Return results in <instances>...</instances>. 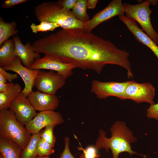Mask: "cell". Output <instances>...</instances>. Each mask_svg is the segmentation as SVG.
<instances>
[{"instance_id": "obj_19", "label": "cell", "mask_w": 158, "mask_h": 158, "mask_svg": "<svg viewBox=\"0 0 158 158\" xmlns=\"http://www.w3.org/2000/svg\"><path fill=\"white\" fill-rule=\"evenodd\" d=\"M18 57L15 54L14 43L13 39L6 41L0 47V67L9 64Z\"/></svg>"}, {"instance_id": "obj_35", "label": "cell", "mask_w": 158, "mask_h": 158, "mask_svg": "<svg viewBox=\"0 0 158 158\" xmlns=\"http://www.w3.org/2000/svg\"><path fill=\"white\" fill-rule=\"evenodd\" d=\"M7 80L0 73V82L7 83Z\"/></svg>"}, {"instance_id": "obj_29", "label": "cell", "mask_w": 158, "mask_h": 158, "mask_svg": "<svg viewBox=\"0 0 158 158\" xmlns=\"http://www.w3.org/2000/svg\"><path fill=\"white\" fill-rule=\"evenodd\" d=\"M28 0H5L1 4V6L5 9H8L17 5L27 2Z\"/></svg>"}, {"instance_id": "obj_7", "label": "cell", "mask_w": 158, "mask_h": 158, "mask_svg": "<svg viewBox=\"0 0 158 158\" xmlns=\"http://www.w3.org/2000/svg\"><path fill=\"white\" fill-rule=\"evenodd\" d=\"M155 90L150 83H138L132 80L126 89L125 97L126 99L132 100L138 104L146 102L152 105L155 104Z\"/></svg>"}, {"instance_id": "obj_6", "label": "cell", "mask_w": 158, "mask_h": 158, "mask_svg": "<svg viewBox=\"0 0 158 158\" xmlns=\"http://www.w3.org/2000/svg\"><path fill=\"white\" fill-rule=\"evenodd\" d=\"M130 82H103L94 80L92 82L91 92L100 99H105L109 97L114 96L120 99L125 100H126L125 90Z\"/></svg>"}, {"instance_id": "obj_3", "label": "cell", "mask_w": 158, "mask_h": 158, "mask_svg": "<svg viewBox=\"0 0 158 158\" xmlns=\"http://www.w3.org/2000/svg\"><path fill=\"white\" fill-rule=\"evenodd\" d=\"M32 135L10 109L0 111V136L16 143L23 150Z\"/></svg>"}, {"instance_id": "obj_26", "label": "cell", "mask_w": 158, "mask_h": 158, "mask_svg": "<svg viewBox=\"0 0 158 158\" xmlns=\"http://www.w3.org/2000/svg\"><path fill=\"white\" fill-rule=\"evenodd\" d=\"M79 143L80 147H78L77 149L83 152V154L80 155L83 158H99L100 155L98 153V150L95 146L89 145L85 148H84L80 142Z\"/></svg>"}, {"instance_id": "obj_5", "label": "cell", "mask_w": 158, "mask_h": 158, "mask_svg": "<svg viewBox=\"0 0 158 158\" xmlns=\"http://www.w3.org/2000/svg\"><path fill=\"white\" fill-rule=\"evenodd\" d=\"M125 9V16L134 20L140 25L141 29L157 44H158V33L151 23L150 15L152 11L150 8L149 0L135 5L123 3Z\"/></svg>"}, {"instance_id": "obj_1", "label": "cell", "mask_w": 158, "mask_h": 158, "mask_svg": "<svg viewBox=\"0 0 158 158\" xmlns=\"http://www.w3.org/2000/svg\"><path fill=\"white\" fill-rule=\"evenodd\" d=\"M34 52L43 53L62 63L73 64L99 74L107 64L120 66L133 74L129 53L113 43L80 29H62L40 38L32 44Z\"/></svg>"}, {"instance_id": "obj_33", "label": "cell", "mask_w": 158, "mask_h": 158, "mask_svg": "<svg viewBox=\"0 0 158 158\" xmlns=\"http://www.w3.org/2000/svg\"><path fill=\"white\" fill-rule=\"evenodd\" d=\"M10 84L11 83H7L0 82V92H3L6 90Z\"/></svg>"}, {"instance_id": "obj_17", "label": "cell", "mask_w": 158, "mask_h": 158, "mask_svg": "<svg viewBox=\"0 0 158 158\" xmlns=\"http://www.w3.org/2000/svg\"><path fill=\"white\" fill-rule=\"evenodd\" d=\"M22 150L14 142L0 136V155L2 158H20Z\"/></svg>"}, {"instance_id": "obj_21", "label": "cell", "mask_w": 158, "mask_h": 158, "mask_svg": "<svg viewBox=\"0 0 158 158\" xmlns=\"http://www.w3.org/2000/svg\"><path fill=\"white\" fill-rule=\"evenodd\" d=\"M42 131L32 135L25 149L23 150L20 158H32L36 155L37 146L40 138Z\"/></svg>"}, {"instance_id": "obj_4", "label": "cell", "mask_w": 158, "mask_h": 158, "mask_svg": "<svg viewBox=\"0 0 158 158\" xmlns=\"http://www.w3.org/2000/svg\"><path fill=\"white\" fill-rule=\"evenodd\" d=\"M110 130L111 136L108 138L106 136V132L102 129H100L95 146L98 150L105 149L106 152L110 149L113 155L112 158H118L119 155L118 150L123 142L126 140L137 138L124 121H116Z\"/></svg>"}, {"instance_id": "obj_38", "label": "cell", "mask_w": 158, "mask_h": 158, "mask_svg": "<svg viewBox=\"0 0 158 158\" xmlns=\"http://www.w3.org/2000/svg\"><path fill=\"white\" fill-rule=\"evenodd\" d=\"M0 158H2L1 157L0 155Z\"/></svg>"}, {"instance_id": "obj_31", "label": "cell", "mask_w": 158, "mask_h": 158, "mask_svg": "<svg viewBox=\"0 0 158 158\" xmlns=\"http://www.w3.org/2000/svg\"><path fill=\"white\" fill-rule=\"evenodd\" d=\"M0 73L10 83L18 78L17 74H13L7 72L3 68L0 67Z\"/></svg>"}, {"instance_id": "obj_8", "label": "cell", "mask_w": 158, "mask_h": 158, "mask_svg": "<svg viewBox=\"0 0 158 158\" xmlns=\"http://www.w3.org/2000/svg\"><path fill=\"white\" fill-rule=\"evenodd\" d=\"M125 9L121 0H113L102 10L97 13L92 18L83 23V31L90 33L101 23L116 16L124 15Z\"/></svg>"}, {"instance_id": "obj_34", "label": "cell", "mask_w": 158, "mask_h": 158, "mask_svg": "<svg viewBox=\"0 0 158 158\" xmlns=\"http://www.w3.org/2000/svg\"><path fill=\"white\" fill-rule=\"evenodd\" d=\"M150 4L153 6H155L158 3V0H149Z\"/></svg>"}, {"instance_id": "obj_12", "label": "cell", "mask_w": 158, "mask_h": 158, "mask_svg": "<svg viewBox=\"0 0 158 158\" xmlns=\"http://www.w3.org/2000/svg\"><path fill=\"white\" fill-rule=\"evenodd\" d=\"M76 68L72 64L61 62L47 55L36 59L29 68L31 69L50 70L56 71L65 79L71 75L72 70Z\"/></svg>"}, {"instance_id": "obj_9", "label": "cell", "mask_w": 158, "mask_h": 158, "mask_svg": "<svg viewBox=\"0 0 158 158\" xmlns=\"http://www.w3.org/2000/svg\"><path fill=\"white\" fill-rule=\"evenodd\" d=\"M66 80L54 71H41L37 75L35 86L38 90L42 92L54 95L58 90L65 85Z\"/></svg>"}, {"instance_id": "obj_36", "label": "cell", "mask_w": 158, "mask_h": 158, "mask_svg": "<svg viewBox=\"0 0 158 158\" xmlns=\"http://www.w3.org/2000/svg\"><path fill=\"white\" fill-rule=\"evenodd\" d=\"M32 158H40V157L39 156L36 155L33 156Z\"/></svg>"}, {"instance_id": "obj_11", "label": "cell", "mask_w": 158, "mask_h": 158, "mask_svg": "<svg viewBox=\"0 0 158 158\" xmlns=\"http://www.w3.org/2000/svg\"><path fill=\"white\" fill-rule=\"evenodd\" d=\"M64 122L59 112L49 110L39 112L25 127L31 135L37 133L44 128L50 126L60 125Z\"/></svg>"}, {"instance_id": "obj_10", "label": "cell", "mask_w": 158, "mask_h": 158, "mask_svg": "<svg viewBox=\"0 0 158 158\" xmlns=\"http://www.w3.org/2000/svg\"><path fill=\"white\" fill-rule=\"evenodd\" d=\"M1 68L6 71H13L20 76L25 84L21 92L27 97L33 91L37 75L41 71V70L31 69L24 66L18 57L9 64Z\"/></svg>"}, {"instance_id": "obj_27", "label": "cell", "mask_w": 158, "mask_h": 158, "mask_svg": "<svg viewBox=\"0 0 158 158\" xmlns=\"http://www.w3.org/2000/svg\"><path fill=\"white\" fill-rule=\"evenodd\" d=\"M70 138L66 136L64 138V147L61 153L59 158H75L71 153L69 148ZM79 158H83L81 156Z\"/></svg>"}, {"instance_id": "obj_32", "label": "cell", "mask_w": 158, "mask_h": 158, "mask_svg": "<svg viewBox=\"0 0 158 158\" xmlns=\"http://www.w3.org/2000/svg\"><path fill=\"white\" fill-rule=\"evenodd\" d=\"M98 1L97 0H87V8L93 9L95 7Z\"/></svg>"}, {"instance_id": "obj_37", "label": "cell", "mask_w": 158, "mask_h": 158, "mask_svg": "<svg viewBox=\"0 0 158 158\" xmlns=\"http://www.w3.org/2000/svg\"><path fill=\"white\" fill-rule=\"evenodd\" d=\"M40 158H51L49 156H48V157H41Z\"/></svg>"}, {"instance_id": "obj_28", "label": "cell", "mask_w": 158, "mask_h": 158, "mask_svg": "<svg viewBox=\"0 0 158 158\" xmlns=\"http://www.w3.org/2000/svg\"><path fill=\"white\" fill-rule=\"evenodd\" d=\"M146 116L158 121V103L150 105L147 110Z\"/></svg>"}, {"instance_id": "obj_30", "label": "cell", "mask_w": 158, "mask_h": 158, "mask_svg": "<svg viewBox=\"0 0 158 158\" xmlns=\"http://www.w3.org/2000/svg\"><path fill=\"white\" fill-rule=\"evenodd\" d=\"M58 1L64 9L69 10L73 9L77 0H59Z\"/></svg>"}, {"instance_id": "obj_14", "label": "cell", "mask_w": 158, "mask_h": 158, "mask_svg": "<svg viewBox=\"0 0 158 158\" xmlns=\"http://www.w3.org/2000/svg\"><path fill=\"white\" fill-rule=\"evenodd\" d=\"M27 97L35 110L39 112L54 111L59 104V98L55 95H49L38 90L32 91Z\"/></svg>"}, {"instance_id": "obj_23", "label": "cell", "mask_w": 158, "mask_h": 158, "mask_svg": "<svg viewBox=\"0 0 158 158\" xmlns=\"http://www.w3.org/2000/svg\"><path fill=\"white\" fill-rule=\"evenodd\" d=\"M54 147L40 138L37 146L36 155L39 156L40 158L49 156L54 153Z\"/></svg>"}, {"instance_id": "obj_2", "label": "cell", "mask_w": 158, "mask_h": 158, "mask_svg": "<svg viewBox=\"0 0 158 158\" xmlns=\"http://www.w3.org/2000/svg\"><path fill=\"white\" fill-rule=\"evenodd\" d=\"M34 13L38 21L56 23L63 29L83 28L84 23L70 10L64 9L58 1L44 2L35 6Z\"/></svg>"}, {"instance_id": "obj_18", "label": "cell", "mask_w": 158, "mask_h": 158, "mask_svg": "<svg viewBox=\"0 0 158 158\" xmlns=\"http://www.w3.org/2000/svg\"><path fill=\"white\" fill-rule=\"evenodd\" d=\"M21 87L19 83H11L5 91L0 92V111L9 109L14 99L21 92Z\"/></svg>"}, {"instance_id": "obj_24", "label": "cell", "mask_w": 158, "mask_h": 158, "mask_svg": "<svg viewBox=\"0 0 158 158\" xmlns=\"http://www.w3.org/2000/svg\"><path fill=\"white\" fill-rule=\"evenodd\" d=\"M59 27H60V26L56 23L46 21H42L38 25L32 23L30 26L32 32L34 33H37L40 32H46L52 31Z\"/></svg>"}, {"instance_id": "obj_15", "label": "cell", "mask_w": 158, "mask_h": 158, "mask_svg": "<svg viewBox=\"0 0 158 158\" xmlns=\"http://www.w3.org/2000/svg\"><path fill=\"white\" fill-rule=\"evenodd\" d=\"M118 17L119 19L125 25L135 39L138 42L148 47L158 59L157 44L139 27L137 22L133 20L127 18L125 15Z\"/></svg>"}, {"instance_id": "obj_22", "label": "cell", "mask_w": 158, "mask_h": 158, "mask_svg": "<svg viewBox=\"0 0 158 158\" xmlns=\"http://www.w3.org/2000/svg\"><path fill=\"white\" fill-rule=\"evenodd\" d=\"M87 1L77 0L72 11L77 19L84 23L90 20L89 16L87 12Z\"/></svg>"}, {"instance_id": "obj_20", "label": "cell", "mask_w": 158, "mask_h": 158, "mask_svg": "<svg viewBox=\"0 0 158 158\" xmlns=\"http://www.w3.org/2000/svg\"><path fill=\"white\" fill-rule=\"evenodd\" d=\"M17 24L14 21L10 22L4 21L2 17H0V46L9 40L11 36L16 35L18 32L16 29Z\"/></svg>"}, {"instance_id": "obj_16", "label": "cell", "mask_w": 158, "mask_h": 158, "mask_svg": "<svg viewBox=\"0 0 158 158\" xmlns=\"http://www.w3.org/2000/svg\"><path fill=\"white\" fill-rule=\"evenodd\" d=\"M13 39L14 43L15 54L20 59L25 66L29 68L36 59L40 58V54L34 51L30 42H27L24 45L16 35L13 36Z\"/></svg>"}, {"instance_id": "obj_13", "label": "cell", "mask_w": 158, "mask_h": 158, "mask_svg": "<svg viewBox=\"0 0 158 158\" xmlns=\"http://www.w3.org/2000/svg\"><path fill=\"white\" fill-rule=\"evenodd\" d=\"M9 109L14 113L17 120L25 126L37 114L27 97L21 92L13 101Z\"/></svg>"}, {"instance_id": "obj_25", "label": "cell", "mask_w": 158, "mask_h": 158, "mask_svg": "<svg viewBox=\"0 0 158 158\" xmlns=\"http://www.w3.org/2000/svg\"><path fill=\"white\" fill-rule=\"evenodd\" d=\"M56 126L50 125L45 128L41 135V138L53 147L56 143V138L54 133V129Z\"/></svg>"}]
</instances>
